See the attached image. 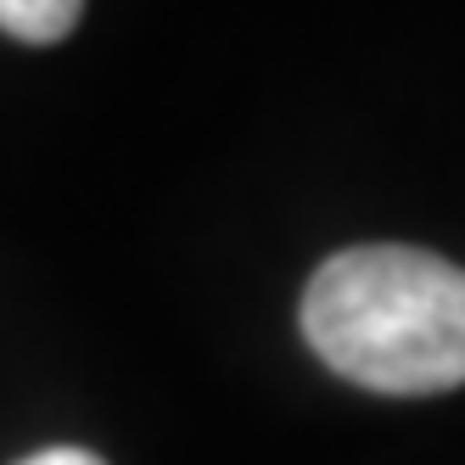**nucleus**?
<instances>
[{
    "label": "nucleus",
    "instance_id": "nucleus-1",
    "mask_svg": "<svg viewBox=\"0 0 465 465\" xmlns=\"http://www.w3.org/2000/svg\"><path fill=\"white\" fill-rule=\"evenodd\" d=\"M303 337L325 371L381 398L465 387V270L426 247L331 252L303 286Z\"/></svg>",
    "mask_w": 465,
    "mask_h": 465
},
{
    "label": "nucleus",
    "instance_id": "nucleus-2",
    "mask_svg": "<svg viewBox=\"0 0 465 465\" xmlns=\"http://www.w3.org/2000/svg\"><path fill=\"white\" fill-rule=\"evenodd\" d=\"M84 17V0H0V35L17 45H56Z\"/></svg>",
    "mask_w": 465,
    "mask_h": 465
},
{
    "label": "nucleus",
    "instance_id": "nucleus-3",
    "mask_svg": "<svg viewBox=\"0 0 465 465\" xmlns=\"http://www.w3.org/2000/svg\"><path fill=\"white\" fill-rule=\"evenodd\" d=\"M17 465H107V460L90 454V449H74V443H56V449H40V454H28Z\"/></svg>",
    "mask_w": 465,
    "mask_h": 465
}]
</instances>
